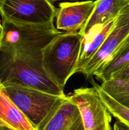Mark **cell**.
<instances>
[{"label": "cell", "instance_id": "obj_1", "mask_svg": "<svg viewBox=\"0 0 129 130\" xmlns=\"http://www.w3.org/2000/svg\"><path fill=\"white\" fill-rule=\"evenodd\" d=\"M5 84L24 85L53 95H64L44 72L41 58L24 57L0 46V86Z\"/></svg>", "mask_w": 129, "mask_h": 130}, {"label": "cell", "instance_id": "obj_2", "mask_svg": "<svg viewBox=\"0 0 129 130\" xmlns=\"http://www.w3.org/2000/svg\"><path fill=\"white\" fill-rule=\"evenodd\" d=\"M83 35L80 32L57 35L42 51V66L47 76L64 90L70 77L75 74Z\"/></svg>", "mask_w": 129, "mask_h": 130}, {"label": "cell", "instance_id": "obj_3", "mask_svg": "<svg viewBox=\"0 0 129 130\" xmlns=\"http://www.w3.org/2000/svg\"><path fill=\"white\" fill-rule=\"evenodd\" d=\"M2 21L3 32L0 46L30 58H41L43 48L62 32L54 24L18 25L3 19Z\"/></svg>", "mask_w": 129, "mask_h": 130}, {"label": "cell", "instance_id": "obj_4", "mask_svg": "<svg viewBox=\"0 0 129 130\" xmlns=\"http://www.w3.org/2000/svg\"><path fill=\"white\" fill-rule=\"evenodd\" d=\"M0 88L25 114L35 128L39 126L66 96L56 95L30 86L5 84Z\"/></svg>", "mask_w": 129, "mask_h": 130}, {"label": "cell", "instance_id": "obj_5", "mask_svg": "<svg viewBox=\"0 0 129 130\" xmlns=\"http://www.w3.org/2000/svg\"><path fill=\"white\" fill-rule=\"evenodd\" d=\"M56 11L48 0H0L3 20L18 25H53Z\"/></svg>", "mask_w": 129, "mask_h": 130}, {"label": "cell", "instance_id": "obj_6", "mask_svg": "<svg viewBox=\"0 0 129 130\" xmlns=\"http://www.w3.org/2000/svg\"><path fill=\"white\" fill-rule=\"evenodd\" d=\"M68 96L79 109L84 130H113L111 113L96 88L76 89Z\"/></svg>", "mask_w": 129, "mask_h": 130}, {"label": "cell", "instance_id": "obj_7", "mask_svg": "<svg viewBox=\"0 0 129 130\" xmlns=\"http://www.w3.org/2000/svg\"><path fill=\"white\" fill-rule=\"evenodd\" d=\"M128 36L129 5H128L118 15L113 27L108 34L103 44L82 69L81 73L87 77L94 76L110 60Z\"/></svg>", "mask_w": 129, "mask_h": 130}, {"label": "cell", "instance_id": "obj_8", "mask_svg": "<svg viewBox=\"0 0 129 130\" xmlns=\"http://www.w3.org/2000/svg\"><path fill=\"white\" fill-rule=\"evenodd\" d=\"M96 1H66L59 4L57 9L56 28L65 32H79L91 17Z\"/></svg>", "mask_w": 129, "mask_h": 130}, {"label": "cell", "instance_id": "obj_9", "mask_svg": "<svg viewBox=\"0 0 129 130\" xmlns=\"http://www.w3.org/2000/svg\"><path fill=\"white\" fill-rule=\"evenodd\" d=\"M36 130H84L80 112L75 103L66 95Z\"/></svg>", "mask_w": 129, "mask_h": 130}, {"label": "cell", "instance_id": "obj_10", "mask_svg": "<svg viewBox=\"0 0 129 130\" xmlns=\"http://www.w3.org/2000/svg\"><path fill=\"white\" fill-rule=\"evenodd\" d=\"M116 17L111 19L102 25L94 27L85 35L83 36L80 53L75 73H81L85 66L101 48L108 34L113 27Z\"/></svg>", "mask_w": 129, "mask_h": 130}, {"label": "cell", "instance_id": "obj_11", "mask_svg": "<svg viewBox=\"0 0 129 130\" xmlns=\"http://www.w3.org/2000/svg\"><path fill=\"white\" fill-rule=\"evenodd\" d=\"M0 126L8 130H36L25 114L1 88Z\"/></svg>", "mask_w": 129, "mask_h": 130}, {"label": "cell", "instance_id": "obj_12", "mask_svg": "<svg viewBox=\"0 0 129 130\" xmlns=\"http://www.w3.org/2000/svg\"><path fill=\"white\" fill-rule=\"evenodd\" d=\"M128 5L129 0H96V5L91 17L80 32L83 36L85 35L94 27L116 17Z\"/></svg>", "mask_w": 129, "mask_h": 130}, {"label": "cell", "instance_id": "obj_13", "mask_svg": "<svg viewBox=\"0 0 129 130\" xmlns=\"http://www.w3.org/2000/svg\"><path fill=\"white\" fill-rule=\"evenodd\" d=\"M129 62V36L120 46L116 53L108 62L106 63L99 71L95 74L94 76L101 82L107 81L111 74Z\"/></svg>", "mask_w": 129, "mask_h": 130}, {"label": "cell", "instance_id": "obj_14", "mask_svg": "<svg viewBox=\"0 0 129 130\" xmlns=\"http://www.w3.org/2000/svg\"><path fill=\"white\" fill-rule=\"evenodd\" d=\"M100 86L116 101L129 108V82L110 79L102 82Z\"/></svg>", "mask_w": 129, "mask_h": 130}, {"label": "cell", "instance_id": "obj_15", "mask_svg": "<svg viewBox=\"0 0 129 130\" xmlns=\"http://www.w3.org/2000/svg\"><path fill=\"white\" fill-rule=\"evenodd\" d=\"M92 84L98 91L101 99L111 115L116 118L117 120L129 126V108L113 99L95 81H92Z\"/></svg>", "mask_w": 129, "mask_h": 130}, {"label": "cell", "instance_id": "obj_16", "mask_svg": "<svg viewBox=\"0 0 129 130\" xmlns=\"http://www.w3.org/2000/svg\"><path fill=\"white\" fill-rule=\"evenodd\" d=\"M110 79H117L129 82V62L113 72Z\"/></svg>", "mask_w": 129, "mask_h": 130}, {"label": "cell", "instance_id": "obj_17", "mask_svg": "<svg viewBox=\"0 0 129 130\" xmlns=\"http://www.w3.org/2000/svg\"><path fill=\"white\" fill-rule=\"evenodd\" d=\"M113 130H129V126L117 120L114 123Z\"/></svg>", "mask_w": 129, "mask_h": 130}, {"label": "cell", "instance_id": "obj_18", "mask_svg": "<svg viewBox=\"0 0 129 130\" xmlns=\"http://www.w3.org/2000/svg\"><path fill=\"white\" fill-rule=\"evenodd\" d=\"M50 2H54V1H81V0H48Z\"/></svg>", "mask_w": 129, "mask_h": 130}, {"label": "cell", "instance_id": "obj_19", "mask_svg": "<svg viewBox=\"0 0 129 130\" xmlns=\"http://www.w3.org/2000/svg\"><path fill=\"white\" fill-rule=\"evenodd\" d=\"M2 32H3V25L1 24V22H0V39H1Z\"/></svg>", "mask_w": 129, "mask_h": 130}, {"label": "cell", "instance_id": "obj_20", "mask_svg": "<svg viewBox=\"0 0 129 130\" xmlns=\"http://www.w3.org/2000/svg\"><path fill=\"white\" fill-rule=\"evenodd\" d=\"M0 130H8V129H6L5 128H4V127H2L0 126Z\"/></svg>", "mask_w": 129, "mask_h": 130}]
</instances>
